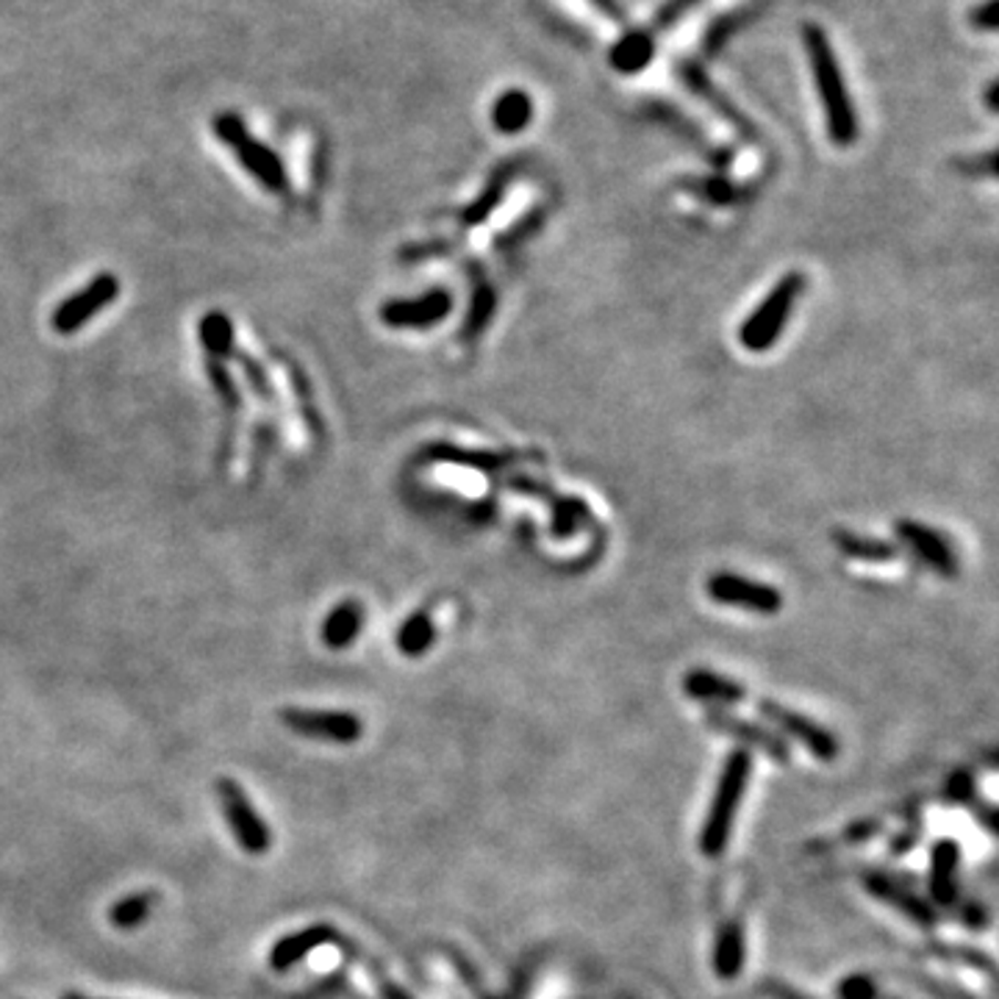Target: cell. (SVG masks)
<instances>
[{
	"instance_id": "obj_1",
	"label": "cell",
	"mask_w": 999,
	"mask_h": 999,
	"mask_svg": "<svg viewBox=\"0 0 999 999\" xmlns=\"http://www.w3.org/2000/svg\"><path fill=\"white\" fill-rule=\"evenodd\" d=\"M803 40L805 51H809L816 92H820V101L825 106L827 134H831L833 145L849 147L858 140V114H855L853 97H849L847 84H844L842 68H838L831 40H827L825 29L814 23L805 25Z\"/></svg>"
},
{
	"instance_id": "obj_2",
	"label": "cell",
	"mask_w": 999,
	"mask_h": 999,
	"mask_svg": "<svg viewBox=\"0 0 999 999\" xmlns=\"http://www.w3.org/2000/svg\"><path fill=\"white\" fill-rule=\"evenodd\" d=\"M753 772V759L746 750H735L724 761V770L719 775L717 792H713L711 809H708L706 822L700 831V849L708 858H719L728 849L730 833H733V820L744 800L746 781Z\"/></svg>"
},
{
	"instance_id": "obj_3",
	"label": "cell",
	"mask_w": 999,
	"mask_h": 999,
	"mask_svg": "<svg viewBox=\"0 0 999 999\" xmlns=\"http://www.w3.org/2000/svg\"><path fill=\"white\" fill-rule=\"evenodd\" d=\"M212 131L223 145H228L236 153V162L254 175L265 189L270 192H287L289 178L287 167H284L281 156H278L272 147H267L265 142L256 140L247 128L245 120L236 112H219L212 120Z\"/></svg>"
},
{
	"instance_id": "obj_4",
	"label": "cell",
	"mask_w": 999,
	"mask_h": 999,
	"mask_svg": "<svg viewBox=\"0 0 999 999\" xmlns=\"http://www.w3.org/2000/svg\"><path fill=\"white\" fill-rule=\"evenodd\" d=\"M803 289H805L803 272H789V276H783L781 281L772 287V292L761 300L759 309L746 317L744 326H741L739 331V342L744 344L750 353H764V350H770L772 344L783 337V328H786L794 303L800 300Z\"/></svg>"
},
{
	"instance_id": "obj_5",
	"label": "cell",
	"mask_w": 999,
	"mask_h": 999,
	"mask_svg": "<svg viewBox=\"0 0 999 999\" xmlns=\"http://www.w3.org/2000/svg\"><path fill=\"white\" fill-rule=\"evenodd\" d=\"M217 797L225 811V820H228L230 825V833L236 836V844H239L247 855L270 853L272 847L270 827L261 820L259 811L250 805V800L241 792L239 783H234L230 777L217 781Z\"/></svg>"
},
{
	"instance_id": "obj_6",
	"label": "cell",
	"mask_w": 999,
	"mask_h": 999,
	"mask_svg": "<svg viewBox=\"0 0 999 999\" xmlns=\"http://www.w3.org/2000/svg\"><path fill=\"white\" fill-rule=\"evenodd\" d=\"M706 591L713 603L753 614H777L783 608V595L775 586H766L761 580H750L735 573H713L706 580Z\"/></svg>"
},
{
	"instance_id": "obj_7",
	"label": "cell",
	"mask_w": 999,
	"mask_h": 999,
	"mask_svg": "<svg viewBox=\"0 0 999 999\" xmlns=\"http://www.w3.org/2000/svg\"><path fill=\"white\" fill-rule=\"evenodd\" d=\"M281 722L303 739L328 741V744H356L364 733V722L348 711H309V708H284Z\"/></svg>"
},
{
	"instance_id": "obj_8",
	"label": "cell",
	"mask_w": 999,
	"mask_h": 999,
	"mask_svg": "<svg viewBox=\"0 0 999 999\" xmlns=\"http://www.w3.org/2000/svg\"><path fill=\"white\" fill-rule=\"evenodd\" d=\"M450 311H453V295L442 287H433L431 292L420 295V298L389 300L381 309V320L389 328L422 331V328H433L447 320Z\"/></svg>"
},
{
	"instance_id": "obj_9",
	"label": "cell",
	"mask_w": 999,
	"mask_h": 999,
	"mask_svg": "<svg viewBox=\"0 0 999 999\" xmlns=\"http://www.w3.org/2000/svg\"><path fill=\"white\" fill-rule=\"evenodd\" d=\"M120 295V281L109 272L97 276L95 281L86 284L81 292H75L73 298H68L64 303L56 306L53 311V328L59 333H75L81 326L97 317V311L106 309L109 303H114Z\"/></svg>"
},
{
	"instance_id": "obj_10",
	"label": "cell",
	"mask_w": 999,
	"mask_h": 999,
	"mask_svg": "<svg viewBox=\"0 0 999 999\" xmlns=\"http://www.w3.org/2000/svg\"><path fill=\"white\" fill-rule=\"evenodd\" d=\"M759 711L764 713L770 722H775L783 733H789L792 739L803 741V744L809 746L811 753H814L820 761H833L838 755V741L833 739L831 730H825L822 724H816L814 719L803 717L800 711H792V708L781 706V702H775V700H761Z\"/></svg>"
},
{
	"instance_id": "obj_11",
	"label": "cell",
	"mask_w": 999,
	"mask_h": 999,
	"mask_svg": "<svg viewBox=\"0 0 999 999\" xmlns=\"http://www.w3.org/2000/svg\"><path fill=\"white\" fill-rule=\"evenodd\" d=\"M706 722L711 724L713 730H719L722 735H730V739L741 741V744L746 746H755V750H761L766 759L777 761V764H789V755H792L789 741L781 739L777 733H772V730L761 728V724L755 722H746V719L735 717V713L724 711V708H708Z\"/></svg>"
},
{
	"instance_id": "obj_12",
	"label": "cell",
	"mask_w": 999,
	"mask_h": 999,
	"mask_svg": "<svg viewBox=\"0 0 999 999\" xmlns=\"http://www.w3.org/2000/svg\"><path fill=\"white\" fill-rule=\"evenodd\" d=\"M897 536L903 539V545L908 550L916 553L919 562H925L927 567L936 569L944 578H955L958 575V558H955L952 547L944 539L938 531H933L930 525H921L916 519H899L897 523Z\"/></svg>"
},
{
	"instance_id": "obj_13",
	"label": "cell",
	"mask_w": 999,
	"mask_h": 999,
	"mask_svg": "<svg viewBox=\"0 0 999 999\" xmlns=\"http://www.w3.org/2000/svg\"><path fill=\"white\" fill-rule=\"evenodd\" d=\"M864 886L872 897H877L880 903H886V905H894L899 914L908 916V919L916 921V925H921V927L936 925V910H933L930 905L919 897V894H914L910 888L899 886V883L892 880L888 875L872 872V875H866Z\"/></svg>"
},
{
	"instance_id": "obj_14",
	"label": "cell",
	"mask_w": 999,
	"mask_h": 999,
	"mask_svg": "<svg viewBox=\"0 0 999 999\" xmlns=\"http://www.w3.org/2000/svg\"><path fill=\"white\" fill-rule=\"evenodd\" d=\"M337 941V930L328 925H315L306 927V930L292 933V936H284L281 941H276V947L270 949V969L272 971H287L295 964H300L303 958H309L315 949L326 947V944Z\"/></svg>"
},
{
	"instance_id": "obj_15",
	"label": "cell",
	"mask_w": 999,
	"mask_h": 999,
	"mask_svg": "<svg viewBox=\"0 0 999 999\" xmlns=\"http://www.w3.org/2000/svg\"><path fill=\"white\" fill-rule=\"evenodd\" d=\"M958 864L960 847L952 838L936 842L930 855V894L941 908H949L958 899Z\"/></svg>"
},
{
	"instance_id": "obj_16",
	"label": "cell",
	"mask_w": 999,
	"mask_h": 999,
	"mask_svg": "<svg viewBox=\"0 0 999 999\" xmlns=\"http://www.w3.org/2000/svg\"><path fill=\"white\" fill-rule=\"evenodd\" d=\"M683 691L691 700L711 702L713 708L722 706H735L746 697L744 686L735 683V680L724 678V674L708 672V669H694L683 678Z\"/></svg>"
},
{
	"instance_id": "obj_17",
	"label": "cell",
	"mask_w": 999,
	"mask_h": 999,
	"mask_svg": "<svg viewBox=\"0 0 999 999\" xmlns=\"http://www.w3.org/2000/svg\"><path fill=\"white\" fill-rule=\"evenodd\" d=\"M361 628H364V608L359 603L348 600L326 617V622H322V641L331 650H344V647H350L359 639Z\"/></svg>"
},
{
	"instance_id": "obj_18",
	"label": "cell",
	"mask_w": 999,
	"mask_h": 999,
	"mask_svg": "<svg viewBox=\"0 0 999 999\" xmlns=\"http://www.w3.org/2000/svg\"><path fill=\"white\" fill-rule=\"evenodd\" d=\"M531 120H534V101H531L528 92L508 90L494 103L492 123L499 134H519L523 128H528Z\"/></svg>"
},
{
	"instance_id": "obj_19",
	"label": "cell",
	"mask_w": 999,
	"mask_h": 999,
	"mask_svg": "<svg viewBox=\"0 0 999 999\" xmlns=\"http://www.w3.org/2000/svg\"><path fill=\"white\" fill-rule=\"evenodd\" d=\"M744 933H741L739 921H728L722 927L717 938V949H713V969L722 980H735L744 969Z\"/></svg>"
},
{
	"instance_id": "obj_20",
	"label": "cell",
	"mask_w": 999,
	"mask_h": 999,
	"mask_svg": "<svg viewBox=\"0 0 999 999\" xmlns=\"http://www.w3.org/2000/svg\"><path fill=\"white\" fill-rule=\"evenodd\" d=\"M833 545L844 553L847 558H855V562H869V564H886L894 562L899 556V547L892 545V542H883V539H864V536L853 534V531H833Z\"/></svg>"
},
{
	"instance_id": "obj_21",
	"label": "cell",
	"mask_w": 999,
	"mask_h": 999,
	"mask_svg": "<svg viewBox=\"0 0 999 999\" xmlns=\"http://www.w3.org/2000/svg\"><path fill=\"white\" fill-rule=\"evenodd\" d=\"M394 641H398V650L403 652V656L409 658L425 656L433 647V641H436V625H433L431 614L428 611L411 614V617L400 625Z\"/></svg>"
},
{
	"instance_id": "obj_22",
	"label": "cell",
	"mask_w": 999,
	"mask_h": 999,
	"mask_svg": "<svg viewBox=\"0 0 999 999\" xmlns=\"http://www.w3.org/2000/svg\"><path fill=\"white\" fill-rule=\"evenodd\" d=\"M428 459L433 461H450V464H464L472 466V470H481V472H494V470H503V466L512 461L508 453H486V450H459V447H450V444H433L428 447Z\"/></svg>"
},
{
	"instance_id": "obj_23",
	"label": "cell",
	"mask_w": 999,
	"mask_h": 999,
	"mask_svg": "<svg viewBox=\"0 0 999 999\" xmlns=\"http://www.w3.org/2000/svg\"><path fill=\"white\" fill-rule=\"evenodd\" d=\"M200 342L208 359H228L234 356V322L223 311H212L200 320Z\"/></svg>"
},
{
	"instance_id": "obj_24",
	"label": "cell",
	"mask_w": 999,
	"mask_h": 999,
	"mask_svg": "<svg viewBox=\"0 0 999 999\" xmlns=\"http://www.w3.org/2000/svg\"><path fill=\"white\" fill-rule=\"evenodd\" d=\"M494 306H497V295H494L492 284L481 281L472 292V303H470V315H466L464 326H461V339L464 342H475L486 326L492 322L494 317Z\"/></svg>"
},
{
	"instance_id": "obj_25",
	"label": "cell",
	"mask_w": 999,
	"mask_h": 999,
	"mask_svg": "<svg viewBox=\"0 0 999 999\" xmlns=\"http://www.w3.org/2000/svg\"><path fill=\"white\" fill-rule=\"evenodd\" d=\"M153 903H156V894L153 892H136L123 897L120 903L112 905L109 910V919L117 930H134V927L145 925L147 916H151Z\"/></svg>"
},
{
	"instance_id": "obj_26",
	"label": "cell",
	"mask_w": 999,
	"mask_h": 999,
	"mask_svg": "<svg viewBox=\"0 0 999 999\" xmlns=\"http://www.w3.org/2000/svg\"><path fill=\"white\" fill-rule=\"evenodd\" d=\"M506 186H508L506 175H494L492 184H488L486 189H483L481 195H477L475 200H472L470 206L461 212V225H464V228H475V225L486 223L488 214L499 206V200H503V195H506Z\"/></svg>"
},
{
	"instance_id": "obj_27",
	"label": "cell",
	"mask_w": 999,
	"mask_h": 999,
	"mask_svg": "<svg viewBox=\"0 0 999 999\" xmlns=\"http://www.w3.org/2000/svg\"><path fill=\"white\" fill-rule=\"evenodd\" d=\"M652 59V40L645 34H630L611 53V62L619 73H639Z\"/></svg>"
},
{
	"instance_id": "obj_28",
	"label": "cell",
	"mask_w": 999,
	"mask_h": 999,
	"mask_svg": "<svg viewBox=\"0 0 999 999\" xmlns=\"http://www.w3.org/2000/svg\"><path fill=\"white\" fill-rule=\"evenodd\" d=\"M683 79H686V84L691 86V90L697 92V95L702 97V101H708V103H713V106L719 109V114H722L724 120H728V123H733V125H739L741 131H744V136L746 140H755V134H753V128H750V123H746L744 117H741L739 112H735V106H730L728 101H724L722 95H719V92H713V86L708 84L706 79H702L700 73H697V70H683Z\"/></svg>"
},
{
	"instance_id": "obj_29",
	"label": "cell",
	"mask_w": 999,
	"mask_h": 999,
	"mask_svg": "<svg viewBox=\"0 0 999 999\" xmlns=\"http://www.w3.org/2000/svg\"><path fill=\"white\" fill-rule=\"evenodd\" d=\"M580 517H584V503L569 497H553V536H558V539L573 536Z\"/></svg>"
},
{
	"instance_id": "obj_30",
	"label": "cell",
	"mask_w": 999,
	"mask_h": 999,
	"mask_svg": "<svg viewBox=\"0 0 999 999\" xmlns=\"http://www.w3.org/2000/svg\"><path fill=\"white\" fill-rule=\"evenodd\" d=\"M206 372H208V381H212L214 392H217L219 398H223L225 409H230V411L239 409V392H236L234 381H230V375H228V370H225V367H223V361L208 359L206 361Z\"/></svg>"
},
{
	"instance_id": "obj_31",
	"label": "cell",
	"mask_w": 999,
	"mask_h": 999,
	"mask_svg": "<svg viewBox=\"0 0 999 999\" xmlns=\"http://www.w3.org/2000/svg\"><path fill=\"white\" fill-rule=\"evenodd\" d=\"M234 359L239 361V367L245 370L247 381H250V387L256 389V394H259L261 400H272V387H270V381L265 378V372H261V367L256 364V361L250 359L247 353H234Z\"/></svg>"
},
{
	"instance_id": "obj_32",
	"label": "cell",
	"mask_w": 999,
	"mask_h": 999,
	"mask_svg": "<svg viewBox=\"0 0 999 999\" xmlns=\"http://www.w3.org/2000/svg\"><path fill=\"white\" fill-rule=\"evenodd\" d=\"M933 952H938V955H941V958H949V960H960V964H966V966H975V969H986L988 975H991V971H993L991 958H986V955H982V952H975V949L936 947V949H933Z\"/></svg>"
},
{
	"instance_id": "obj_33",
	"label": "cell",
	"mask_w": 999,
	"mask_h": 999,
	"mask_svg": "<svg viewBox=\"0 0 999 999\" xmlns=\"http://www.w3.org/2000/svg\"><path fill=\"white\" fill-rule=\"evenodd\" d=\"M689 189H694L697 195H702L706 200L735 203V186L724 184V181H719V178H706L702 184H691Z\"/></svg>"
},
{
	"instance_id": "obj_34",
	"label": "cell",
	"mask_w": 999,
	"mask_h": 999,
	"mask_svg": "<svg viewBox=\"0 0 999 999\" xmlns=\"http://www.w3.org/2000/svg\"><path fill=\"white\" fill-rule=\"evenodd\" d=\"M875 982L864 975H853L838 986V999H875Z\"/></svg>"
},
{
	"instance_id": "obj_35",
	"label": "cell",
	"mask_w": 999,
	"mask_h": 999,
	"mask_svg": "<svg viewBox=\"0 0 999 999\" xmlns=\"http://www.w3.org/2000/svg\"><path fill=\"white\" fill-rule=\"evenodd\" d=\"M947 797L949 803H969V800H975V781L969 777V772H958V775L949 777Z\"/></svg>"
},
{
	"instance_id": "obj_36",
	"label": "cell",
	"mask_w": 999,
	"mask_h": 999,
	"mask_svg": "<svg viewBox=\"0 0 999 999\" xmlns=\"http://www.w3.org/2000/svg\"><path fill=\"white\" fill-rule=\"evenodd\" d=\"M971 25L980 31L997 29V0H986L982 7H977L975 12H971Z\"/></svg>"
},
{
	"instance_id": "obj_37",
	"label": "cell",
	"mask_w": 999,
	"mask_h": 999,
	"mask_svg": "<svg viewBox=\"0 0 999 999\" xmlns=\"http://www.w3.org/2000/svg\"><path fill=\"white\" fill-rule=\"evenodd\" d=\"M964 919L969 921L971 927H982L988 921V914H986V908H982V905H975V903H969L964 908Z\"/></svg>"
},
{
	"instance_id": "obj_38",
	"label": "cell",
	"mask_w": 999,
	"mask_h": 999,
	"mask_svg": "<svg viewBox=\"0 0 999 999\" xmlns=\"http://www.w3.org/2000/svg\"><path fill=\"white\" fill-rule=\"evenodd\" d=\"M766 993H770L772 999H811V997H803V993L792 991V988H786V986H766Z\"/></svg>"
},
{
	"instance_id": "obj_39",
	"label": "cell",
	"mask_w": 999,
	"mask_h": 999,
	"mask_svg": "<svg viewBox=\"0 0 999 999\" xmlns=\"http://www.w3.org/2000/svg\"><path fill=\"white\" fill-rule=\"evenodd\" d=\"M383 999H411V993L405 988L392 986V982H383Z\"/></svg>"
},
{
	"instance_id": "obj_40",
	"label": "cell",
	"mask_w": 999,
	"mask_h": 999,
	"mask_svg": "<svg viewBox=\"0 0 999 999\" xmlns=\"http://www.w3.org/2000/svg\"><path fill=\"white\" fill-rule=\"evenodd\" d=\"M997 81H991V84H988V95H986V101H988V112L991 114H997Z\"/></svg>"
},
{
	"instance_id": "obj_41",
	"label": "cell",
	"mask_w": 999,
	"mask_h": 999,
	"mask_svg": "<svg viewBox=\"0 0 999 999\" xmlns=\"http://www.w3.org/2000/svg\"><path fill=\"white\" fill-rule=\"evenodd\" d=\"M62 999H95V997H81V993H64Z\"/></svg>"
}]
</instances>
